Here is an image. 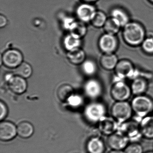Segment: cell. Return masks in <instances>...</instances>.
<instances>
[{"label":"cell","instance_id":"e0dca14e","mask_svg":"<svg viewBox=\"0 0 153 153\" xmlns=\"http://www.w3.org/2000/svg\"><path fill=\"white\" fill-rule=\"evenodd\" d=\"M118 62V58L113 53H104L100 58V65L102 68L107 70L115 69Z\"/></svg>","mask_w":153,"mask_h":153},{"label":"cell","instance_id":"f546056e","mask_svg":"<svg viewBox=\"0 0 153 153\" xmlns=\"http://www.w3.org/2000/svg\"><path fill=\"white\" fill-rule=\"evenodd\" d=\"M124 151L125 153H143V148L139 143L133 142L127 146Z\"/></svg>","mask_w":153,"mask_h":153},{"label":"cell","instance_id":"9c48e42d","mask_svg":"<svg viewBox=\"0 0 153 153\" xmlns=\"http://www.w3.org/2000/svg\"><path fill=\"white\" fill-rule=\"evenodd\" d=\"M97 10L93 4L82 2L76 9V15L79 21L84 23L91 21Z\"/></svg>","mask_w":153,"mask_h":153},{"label":"cell","instance_id":"4316f807","mask_svg":"<svg viewBox=\"0 0 153 153\" xmlns=\"http://www.w3.org/2000/svg\"><path fill=\"white\" fill-rule=\"evenodd\" d=\"M121 27L119 23L112 17L107 19L103 27L106 33L113 35L119 32Z\"/></svg>","mask_w":153,"mask_h":153},{"label":"cell","instance_id":"e575fe53","mask_svg":"<svg viewBox=\"0 0 153 153\" xmlns=\"http://www.w3.org/2000/svg\"><path fill=\"white\" fill-rule=\"evenodd\" d=\"M7 24V19L4 15H0V27H5Z\"/></svg>","mask_w":153,"mask_h":153},{"label":"cell","instance_id":"603a6c76","mask_svg":"<svg viewBox=\"0 0 153 153\" xmlns=\"http://www.w3.org/2000/svg\"><path fill=\"white\" fill-rule=\"evenodd\" d=\"M111 17L116 20L121 27H124L129 23L128 16L123 10L119 8H115L112 10Z\"/></svg>","mask_w":153,"mask_h":153},{"label":"cell","instance_id":"836d02e7","mask_svg":"<svg viewBox=\"0 0 153 153\" xmlns=\"http://www.w3.org/2000/svg\"><path fill=\"white\" fill-rule=\"evenodd\" d=\"M76 20L71 17H66L63 20V27L66 30L69 31L74 23L76 22Z\"/></svg>","mask_w":153,"mask_h":153},{"label":"cell","instance_id":"4dcf8cb0","mask_svg":"<svg viewBox=\"0 0 153 153\" xmlns=\"http://www.w3.org/2000/svg\"><path fill=\"white\" fill-rule=\"evenodd\" d=\"M142 48L147 53H153V37H148L145 39L142 42Z\"/></svg>","mask_w":153,"mask_h":153},{"label":"cell","instance_id":"ba28073f","mask_svg":"<svg viewBox=\"0 0 153 153\" xmlns=\"http://www.w3.org/2000/svg\"><path fill=\"white\" fill-rule=\"evenodd\" d=\"M131 92V89L125 82L114 83L111 89L112 97L117 102L126 101L129 98Z\"/></svg>","mask_w":153,"mask_h":153},{"label":"cell","instance_id":"7a4b0ae2","mask_svg":"<svg viewBox=\"0 0 153 153\" xmlns=\"http://www.w3.org/2000/svg\"><path fill=\"white\" fill-rule=\"evenodd\" d=\"M131 107L135 114L137 122L140 121L153 111V102L146 96L137 95L131 101Z\"/></svg>","mask_w":153,"mask_h":153},{"label":"cell","instance_id":"cb8c5ba5","mask_svg":"<svg viewBox=\"0 0 153 153\" xmlns=\"http://www.w3.org/2000/svg\"><path fill=\"white\" fill-rule=\"evenodd\" d=\"M69 32L72 35L81 39L86 35L87 28L84 22L76 21L70 29Z\"/></svg>","mask_w":153,"mask_h":153},{"label":"cell","instance_id":"83f0119b","mask_svg":"<svg viewBox=\"0 0 153 153\" xmlns=\"http://www.w3.org/2000/svg\"><path fill=\"white\" fill-rule=\"evenodd\" d=\"M107 20L105 13L102 11H97L90 23L94 27L100 28L103 27Z\"/></svg>","mask_w":153,"mask_h":153},{"label":"cell","instance_id":"5b68a950","mask_svg":"<svg viewBox=\"0 0 153 153\" xmlns=\"http://www.w3.org/2000/svg\"><path fill=\"white\" fill-rule=\"evenodd\" d=\"M24 62V55L19 50L10 49L3 53L1 62L6 68L16 69Z\"/></svg>","mask_w":153,"mask_h":153},{"label":"cell","instance_id":"4fadbf2b","mask_svg":"<svg viewBox=\"0 0 153 153\" xmlns=\"http://www.w3.org/2000/svg\"><path fill=\"white\" fill-rule=\"evenodd\" d=\"M17 128L9 121H1L0 123V139L3 141L12 140L17 134Z\"/></svg>","mask_w":153,"mask_h":153},{"label":"cell","instance_id":"d6986e66","mask_svg":"<svg viewBox=\"0 0 153 153\" xmlns=\"http://www.w3.org/2000/svg\"><path fill=\"white\" fill-rule=\"evenodd\" d=\"M17 128L18 135L22 138L30 137L34 132V128L33 124L27 121L21 122L18 125Z\"/></svg>","mask_w":153,"mask_h":153},{"label":"cell","instance_id":"f1b7e54d","mask_svg":"<svg viewBox=\"0 0 153 153\" xmlns=\"http://www.w3.org/2000/svg\"><path fill=\"white\" fill-rule=\"evenodd\" d=\"M81 65L83 73L86 76H92L96 72L97 67L93 61L85 60Z\"/></svg>","mask_w":153,"mask_h":153},{"label":"cell","instance_id":"7402d4cb","mask_svg":"<svg viewBox=\"0 0 153 153\" xmlns=\"http://www.w3.org/2000/svg\"><path fill=\"white\" fill-rule=\"evenodd\" d=\"M81 44V39L70 33L66 36L63 40V46L68 52L79 48Z\"/></svg>","mask_w":153,"mask_h":153},{"label":"cell","instance_id":"3957f363","mask_svg":"<svg viewBox=\"0 0 153 153\" xmlns=\"http://www.w3.org/2000/svg\"><path fill=\"white\" fill-rule=\"evenodd\" d=\"M112 116L119 124L128 121L132 115L131 105L126 101L116 102L111 109Z\"/></svg>","mask_w":153,"mask_h":153},{"label":"cell","instance_id":"8d00e7d4","mask_svg":"<svg viewBox=\"0 0 153 153\" xmlns=\"http://www.w3.org/2000/svg\"><path fill=\"white\" fill-rule=\"evenodd\" d=\"M108 153H125L124 151L122 150H112Z\"/></svg>","mask_w":153,"mask_h":153},{"label":"cell","instance_id":"277c9868","mask_svg":"<svg viewBox=\"0 0 153 153\" xmlns=\"http://www.w3.org/2000/svg\"><path fill=\"white\" fill-rule=\"evenodd\" d=\"M117 131L124 135L129 141L132 143L137 142L143 137L140 131V125L136 121H127L119 124Z\"/></svg>","mask_w":153,"mask_h":153},{"label":"cell","instance_id":"d590c367","mask_svg":"<svg viewBox=\"0 0 153 153\" xmlns=\"http://www.w3.org/2000/svg\"><path fill=\"white\" fill-rule=\"evenodd\" d=\"M82 2H85V3H92L97 1L98 0H80Z\"/></svg>","mask_w":153,"mask_h":153},{"label":"cell","instance_id":"484cf974","mask_svg":"<svg viewBox=\"0 0 153 153\" xmlns=\"http://www.w3.org/2000/svg\"><path fill=\"white\" fill-rule=\"evenodd\" d=\"M15 70L16 75L26 79L30 78L33 73V68L31 65L29 63L25 62H23Z\"/></svg>","mask_w":153,"mask_h":153},{"label":"cell","instance_id":"52a82bcc","mask_svg":"<svg viewBox=\"0 0 153 153\" xmlns=\"http://www.w3.org/2000/svg\"><path fill=\"white\" fill-rule=\"evenodd\" d=\"M9 88L11 91L17 94H22L26 91L27 83L26 79L18 75L9 74L5 77Z\"/></svg>","mask_w":153,"mask_h":153},{"label":"cell","instance_id":"74e56055","mask_svg":"<svg viewBox=\"0 0 153 153\" xmlns=\"http://www.w3.org/2000/svg\"><path fill=\"white\" fill-rule=\"evenodd\" d=\"M148 1L149 2H150L151 3H153V0H148Z\"/></svg>","mask_w":153,"mask_h":153},{"label":"cell","instance_id":"9a60e30c","mask_svg":"<svg viewBox=\"0 0 153 153\" xmlns=\"http://www.w3.org/2000/svg\"><path fill=\"white\" fill-rule=\"evenodd\" d=\"M142 136L149 139H153V116L144 117L140 122Z\"/></svg>","mask_w":153,"mask_h":153},{"label":"cell","instance_id":"1f68e13d","mask_svg":"<svg viewBox=\"0 0 153 153\" xmlns=\"http://www.w3.org/2000/svg\"><path fill=\"white\" fill-rule=\"evenodd\" d=\"M67 102L72 107H76L80 106L82 104L83 100L80 96L73 94L70 97Z\"/></svg>","mask_w":153,"mask_h":153},{"label":"cell","instance_id":"44dd1931","mask_svg":"<svg viewBox=\"0 0 153 153\" xmlns=\"http://www.w3.org/2000/svg\"><path fill=\"white\" fill-rule=\"evenodd\" d=\"M132 63L127 60H122L118 62L115 68L116 74H120L128 78L130 73L134 69Z\"/></svg>","mask_w":153,"mask_h":153},{"label":"cell","instance_id":"5bb4252c","mask_svg":"<svg viewBox=\"0 0 153 153\" xmlns=\"http://www.w3.org/2000/svg\"><path fill=\"white\" fill-rule=\"evenodd\" d=\"M85 93L90 98H96L101 95L102 87L99 81L95 79L88 80L84 86Z\"/></svg>","mask_w":153,"mask_h":153},{"label":"cell","instance_id":"d4e9b609","mask_svg":"<svg viewBox=\"0 0 153 153\" xmlns=\"http://www.w3.org/2000/svg\"><path fill=\"white\" fill-rule=\"evenodd\" d=\"M146 81L142 78H138L133 80L131 85V91L135 95H140L145 93L147 89Z\"/></svg>","mask_w":153,"mask_h":153},{"label":"cell","instance_id":"8fae6325","mask_svg":"<svg viewBox=\"0 0 153 153\" xmlns=\"http://www.w3.org/2000/svg\"><path fill=\"white\" fill-rule=\"evenodd\" d=\"M119 123L112 116H104L98 122V128L102 134L110 136L116 132L119 128Z\"/></svg>","mask_w":153,"mask_h":153},{"label":"cell","instance_id":"8992f818","mask_svg":"<svg viewBox=\"0 0 153 153\" xmlns=\"http://www.w3.org/2000/svg\"><path fill=\"white\" fill-rule=\"evenodd\" d=\"M106 109L103 104L94 102L88 105L85 109V115L86 119L92 123H98L105 116Z\"/></svg>","mask_w":153,"mask_h":153},{"label":"cell","instance_id":"30bf717a","mask_svg":"<svg viewBox=\"0 0 153 153\" xmlns=\"http://www.w3.org/2000/svg\"><path fill=\"white\" fill-rule=\"evenodd\" d=\"M118 42L113 35L105 33L99 38L98 46L99 49L104 53H113L117 49Z\"/></svg>","mask_w":153,"mask_h":153},{"label":"cell","instance_id":"2e32d148","mask_svg":"<svg viewBox=\"0 0 153 153\" xmlns=\"http://www.w3.org/2000/svg\"><path fill=\"white\" fill-rule=\"evenodd\" d=\"M67 59L71 64L74 65H81L85 61L86 54L84 50L80 48L68 51Z\"/></svg>","mask_w":153,"mask_h":153},{"label":"cell","instance_id":"d6a6232c","mask_svg":"<svg viewBox=\"0 0 153 153\" xmlns=\"http://www.w3.org/2000/svg\"><path fill=\"white\" fill-rule=\"evenodd\" d=\"M0 109H1L0 120L1 121H2L7 117L8 112V110L6 104L2 101L0 102Z\"/></svg>","mask_w":153,"mask_h":153},{"label":"cell","instance_id":"f35d334b","mask_svg":"<svg viewBox=\"0 0 153 153\" xmlns=\"http://www.w3.org/2000/svg\"><path fill=\"white\" fill-rule=\"evenodd\" d=\"M153 153V152H147V153Z\"/></svg>","mask_w":153,"mask_h":153},{"label":"cell","instance_id":"ac0fdd59","mask_svg":"<svg viewBox=\"0 0 153 153\" xmlns=\"http://www.w3.org/2000/svg\"><path fill=\"white\" fill-rule=\"evenodd\" d=\"M87 149L89 153H103L105 146L101 139L98 137H94L88 142Z\"/></svg>","mask_w":153,"mask_h":153},{"label":"cell","instance_id":"ffe728a7","mask_svg":"<svg viewBox=\"0 0 153 153\" xmlns=\"http://www.w3.org/2000/svg\"><path fill=\"white\" fill-rule=\"evenodd\" d=\"M74 94L73 88L69 84H63L59 86L57 90V96L62 102H67L69 98Z\"/></svg>","mask_w":153,"mask_h":153},{"label":"cell","instance_id":"6da1fadb","mask_svg":"<svg viewBox=\"0 0 153 153\" xmlns=\"http://www.w3.org/2000/svg\"><path fill=\"white\" fill-rule=\"evenodd\" d=\"M123 39L131 46L142 44L145 40V31L143 27L137 22H129L123 27Z\"/></svg>","mask_w":153,"mask_h":153},{"label":"cell","instance_id":"7c38bea8","mask_svg":"<svg viewBox=\"0 0 153 153\" xmlns=\"http://www.w3.org/2000/svg\"><path fill=\"white\" fill-rule=\"evenodd\" d=\"M129 140L118 131L110 135L107 139L108 146L112 150H122L128 146Z\"/></svg>","mask_w":153,"mask_h":153}]
</instances>
